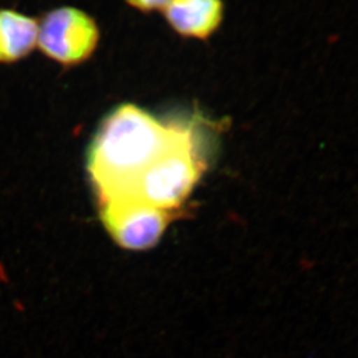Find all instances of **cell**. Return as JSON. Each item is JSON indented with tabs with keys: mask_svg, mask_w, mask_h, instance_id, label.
Wrapping results in <instances>:
<instances>
[{
	"mask_svg": "<svg viewBox=\"0 0 358 358\" xmlns=\"http://www.w3.org/2000/svg\"><path fill=\"white\" fill-rule=\"evenodd\" d=\"M201 119L199 113L162 119L134 103L110 110L89 152V171L101 203L127 200L140 178Z\"/></svg>",
	"mask_w": 358,
	"mask_h": 358,
	"instance_id": "cell-1",
	"label": "cell"
},
{
	"mask_svg": "<svg viewBox=\"0 0 358 358\" xmlns=\"http://www.w3.org/2000/svg\"><path fill=\"white\" fill-rule=\"evenodd\" d=\"M99 40L96 20L75 7H59L38 21V48L48 59L64 66L87 61Z\"/></svg>",
	"mask_w": 358,
	"mask_h": 358,
	"instance_id": "cell-2",
	"label": "cell"
},
{
	"mask_svg": "<svg viewBox=\"0 0 358 358\" xmlns=\"http://www.w3.org/2000/svg\"><path fill=\"white\" fill-rule=\"evenodd\" d=\"M103 224L114 240L128 249H145L159 241L169 213L136 201L101 203Z\"/></svg>",
	"mask_w": 358,
	"mask_h": 358,
	"instance_id": "cell-3",
	"label": "cell"
},
{
	"mask_svg": "<svg viewBox=\"0 0 358 358\" xmlns=\"http://www.w3.org/2000/svg\"><path fill=\"white\" fill-rule=\"evenodd\" d=\"M168 24L184 38L206 40L224 19L222 0H171L163 10Z\"/></svg>",
	"mask_w": 358,
	"mask_h": 358,
	"instance_id": "cell-4",
	"label": "cell"
},
{
	"mask_svg": "<svg viewBox=\"0 0 358 358\" xmlns=\"http://www.w3.org/2000/svg\"><path fill=\"white\" fill-rule=\"evenodd\" d=\"M38 21L12 10L0 8V64L27 57L38 45Z\"/></svg>",
	"mask_w": 358,
	"mask_h": 358,
	"instance_id": "cell-5",
	"label": "cell"
},
{
	"mask_svg": "<svg viewBox=\"0 0 358 358\" xmlns=\"http://www.w3.org/2000/svg\"><path fill=\"white\" fill-rule=\"evenodd\" d=\"M128 5L136 10L149 13L154 10H164L171 0H126Z\"/></svg>",
	"mask_w": 358,
	"mask_h": 358,
	"instance_id": "cell-6",
	"label": "cell"
}]
</instances>
